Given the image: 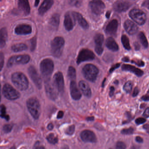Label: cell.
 Listing matches in <instances>:
<instances>
[{
	"label": "cell",
	"mask_w": 149,
	"mask_h": 149,
	"mask_svg": "<svg viewBox=\"0 0 149 149\" xmlns=\"http://www.w3.org/2000/svg\"><path fill=\"white\" fill-rule=\"evenodd\" d=\"M30 57L28 55L14 56L10 57L8 62L7 66L9 68L17 64H26L30 61Z\"/></svg>",
	"instance_id": "cell-8"
},
{
	"label": "cell",
	"mask_w": 149,
	"mask_h": 149,
	"mask_svg": "<svg viewBox=\"0 0 149 149\" xmlns=\"http://www.w3.org/2000/svg\"><path fill=\"white\" fill-rule=\"evenodd\" d=\"M68 76L70 79L74 81L76 77V71L75 69L72 66L69 67L68 70Z\"/></svg>",
	"instance_id": "cell-31"
},
{
	"label": "cell",
	"mask_w": 149,
	"mask_h": 149,
	"mask_svg": "<svg viewBox=\"0 0 149 149\" xmlns=\"http://www.w3.org/2000/svg\"><path fill=\"white\" fill-rule=\"evenodd\" d=\"M80 0H70V4L75 6L78 7L80 6Z\"/></svg>",
	"instance_id": "cell-44"
},
{
	"label": "cell",
	"mask_w": 149,
	"mask_h": 149,
	"mask_svg": "<svg viewBox=\"0 0 149 149\" xmlns=\"http://www.w3.org/2000/svg\"><path fill=\"white\" fill-rule=\"evenodd\" d=\"M8 37L7 31L5 28L1 29V47L2 48L6 45V41Z\"/></svg>",
	"instance_id": "cell-29"
},
{
	"label": "cell",
	"mask_w": 149,
	"mask_h": 149,
	"mask_svg": "<svg viewBox=\"0 0 149 149\" xmlns=\"http://www.w3.org/2000/svg\"><path fill=\"white\" fill-rule=\"evenodd\" d=\"M32 32V27L29 25L26 24L18 25L15 29V33L19 35L29 34Z\"/></svg>",
	"instance_id": "cell-16"
},
{
	"label": "cell",
	"mask_w": 149,
	"mask_h": 149,
	"mask_svg": "<svg viewBox=\"0 0 149 149\" xmlns=\"http://www.w3.org/2000/svg\"><path fill=\"white\" fill-rule=\"evenodd\" d=\"M89 6L92 13L97 15L102 14L105 7L102 0H91L89 3Z\"/></svg>",
	"instance_id": "cell-10"
},
{
	"label": "cell",
	"mask_w": 149,
	"mask_h": 149,
	"mask_svg": "<svg viewBox=\"0 0 149 149\" xmlns=\"http://www.w3.org/2000/svg\"><path fill=\"white\" fill-rule=\"evenodd\" d=\"M105 81H106V79L105 78V79H104V80L103 81L102 85V86L103 87L104 86V82H105Z\"/></svg>",
	"instance_id": "cell-61"
},
{
	"label": "cell",
	"mask_w": 149,
	"mask_h": 149,
	"mask_svg": "<svg viewBox=\"0 0 149 149\" xmlns=\"http://www.w3.org/2000/svg\"><path fill=\"white\" fill-rule=\"evenodd\" d=\"M110 15V13L109 12H108V13H106V16L107 18H109Z\"/></svg>",
	"instance_id": "cell-60"
},
{
	"label": "cell",
	"mask_w": 149,
	"mask_h": 149,
	"mask_svg": "<svg viewBox=\"0 0 149 149\" xmlns=\"http://www.w3.org/2000/svg\"><path fill=\"white\" fill-rule=\"evenodd\" d=\"M116 148L118 149H124L126 148V145L123 142L119 141L117 142L116 145Z\"/></svg>",
	"instance_id": "cell-41"
},
{
	"label": "cell",
	"mask_w": 149,
	"mask_h": 149,
	"mask_svg": "<svg viewBox=\"0 0 149 149\" xmlns=\"http://www.w3.org/2000/svg\"><path fill=\"white\" fill-rule=\"evenodd\" d=\"M75 19L73 15L70 14H66L64 18V25L66 30L69 31L73 29L75 24Z\"/></svg>",
	"instance_id": "cell-19"
},
{
	"label": "cell",
	"mask_w": 149,
	"mask_h": 149,
	"mask_svg": "<svg viewBox=\"0 0 149 149\" xmlns=\"http://www.w3.org/2000/svg\"><path fill=\"white\" fill-rule=\"evenodd\" d=\"M121 41H122V44H123L124 47L125 49L128 50L130 49L131 47L130 46L129 38L126 36H122V37H121Z\"/></svg>",
	"instance_id": "cell-32"
},
{
	"label": "cell",
	"mask_w": 149,
	"mask_h": 149,
	"mask_svg": "<svg viewBox=\"0 0 149 149\" xmlns=\"http://www.w3.org/2000/svg\"><path fill=\"white\" fill-rule=\"evenodd\" d=\"M135 49L136 50H139V46L138 44H137V45L135 44Z\"/></svg>",
	"instance_id": "cell-59"
},
{
	"label": "cell",
	"mask_w": 149,
	"mask_h": 149,
	"mask_svg": "<svg viewBox=\"0 0 149 149\" xmlns=\"http://www.w3.org/2000/svg\"><path fill=\"white\" fill-rule=\"evenodd\" d=\"M82 72L84 76L87 80L94 82L96 80L99 70L95 65L88 64L84 67Z\"/></svg>",
	"instance_id": "cell-5"
},
{
	"label": "cell",
	"mask_w": 149,
	"mask_h": 149,
	"mask_svg": "<svg viewBox=\"0 0 149 149\" xmlns=\"http://www.w3.org/2000/svg\"><path fill=\"white\" fill-rule=\"evenodd\" d=\"M4 56L3 53H1L0 55V69H1V70H2L3 66H4Z\"/></svg>",
	"instance_id": "cell-42"
},
{
	"label": "cell",
	"mask_w": 149,
	"mask_h": 149,
	"mask_svg": "<svg viewBox=\"0 0 149 149\" xmlns=\"http://www.w3.org/2000/svg\"><path fill=\"white\" fill-rule=\"evenodd\" d=\"M122 69L124 71L132 72L138 77L142 76L143 74V72L142 70L129 64H123L122 66Z\"/></svg>",
	"instance_id": "cell-24"
},
{
	"label": "cell",
	"mask_w": 149,
	"mask_h": 149,
	"mask_svg": "<svg viewBox=\"0 0 149 149\" xmlns=\"http://www.w3.org/2000/svg\"><path fill=\"white\" fill-rule=\"evenodd\" d=\"M47 139L49 143L52 144L57 143L58 141V139L57 136L54 133H50L47 136Z\"/></svg>",
	"instance_id": "cell-33"
},
{
	"label": "cell",
	"mask_w": 149,
	"mask_h": 149,
	"mask_svg": "<svg viewBox=\"0 0 149 149\" xmlns=\"http://www.w3.org/2000/svg\"><path fill=\"white\" fill-rule=\"evenodd\" d=\"M104 40V37L102 34H97L94 37V40L95 43V51L98 55H101L103 51L102 45Z\"/></svg>",
	"instance_id": "cell-15"
},
{
	"label": "cell",
	"mask_w": 149,
	"mask_h": 149,
	"mask_svg": "<svg viewBox=\"0 0 149 149\" xmlns=\"http://www.w3.org/2000/svg\"><path fill=\"white\" fill-rule=\"evenodd\" d=\"M79 86L83 94L86 97H90L91 96V91L89 85L85 81H81L79 82Z\"/></svg>",
	"instance_id": "cell-23"
},
{
	"label": "cell",
	"mask_w": 149,
	"mask_h": 149,
	"mask_svg": "<svg viewBox=\"0 0 149 149\" xmlns=\"http://www.w3.org/2000/svg\"><path fill=\"white\" fill-rule=\"evenodd\" d=\"M1 117L2 118H5L7 121H8L10 119L9 116L6 115V108L4 104H2L1 106Z\"/></svg>",
	"instance_id": "cell-35"
},
{
	"label": "cell",
	"mask_w": 149,
	"mask_h": 149,
	"mask_svg": "<svg viewBox=\"0 0 149 149\" xmlns=\"http://www.w3.org/2000/svg\"><path fill=\"white\" fill-rule=\"evenodd\" d=\"M120 63H116V64H115L113 65L110 69L109 72L110 73H112L114 70H115L117 68H119L120 67Z\"/></svg>",
	"instance_id": "cell-46"
},
{
	"label": "cell",
	"mask_w": 149,
	"mask_h": 149,
	"mask_svg": "<svg viewBox=\"0 0 149 149\" xmlns=\"http://www.w3.org/2000/svg\"><path fill=\"white\" fill-rule=\"evenodd\" d=\"M143 116L146 118L149 117V108H147L143 114Z\"/></svg>",
	"instance_id": "cell-49"
},
{
	"label": "cell",
	"mask_w": 149,
	"mask_h": 149,
	"mask_svg": "<svg viewBox=\"0 0 149 149\" xmlns=\"http://www.w3.org/2000/svg\"><path fill=\"white\" fill-rule=\"evenodd\" d=\"M132 63H135L136 65L139 66V67H144L145 65L144 63L142 61H132Z\"/></svg>",
	"instance_id": "cell-45"
},
{
	"label": "cell",
	"mask_w": 149,
	"mask_h": 149,
	"mask_svg": "<svg viewBox=\"0 0 149 149\" xmlns=\"http://www.w3.org/2000/svg\"><path fill=\"white\" fill-rule=\"evenodd\" d=\"M72 15L76 20L77 21L80 26L84 29H88L89 25L86 20L82 16L81 14L77 12H73Z\"/></svg>",
	"instance_id": "cell-25"
},
{
	"label": "cell",
	"mask_w": 149,
	"mask_h": 149,
	"mask_svg": "<svg viewBox=\"0 0 149 149\" xmlns=\"http://www.w3.org/2000/svg\"><path fill=\"white\" fill-rule=\"evenodd\" d=\"M136 141L138 143H142L143 142V139L141 137L138 136L136 137Z\"/></svg>",
	"instance_id": "cell-52"
},
{
	"label": "cell",
	"mask_w": 149,
	"mask_h": 149,
	"mask_svg": "<svg viewBox=\"0 0 149 149\" xmlns=\"http://www.w3.org/2000/svg\"><path fill=\"white\" fill-rule=\"evenodd\" d=\"M54 69V62L51 59H45L42 61L40 64V69L45 81L50 80Z\"/></svg>",
	"instance_id": "cell-2"
},
{
	"label": "cell",
	"mask_w": 149,
	"mask_h": 149,
	"mask_svg": "<svg viewBox=\"0 0 149 149\" xmlns=\"http://www.w3.org/2000/svg\"><path fill=\"white\" fill-rule=\"evenodd\" d=\"M2 93L6 98L10 100H16L20 97L19 92L8 84L3 86Z\"/></svg>",
	"instance_id": "cell-6"
},
{
	"label": "cell",
	"mask_w": 149,
	"mask_h": 149,
	"mask_svg": "<svg viewBox=\"0 0 149 149\" xmlns=\"http://www.w3.org/2000/svg\"><path fill=\"white\" fill-rule=\"evenodd\" d=\"M64 43V39L61 37H55L51 42V53L54 57L59 58L61 56Z\"/></svg>",
	"instance_id": "cell-4"
},
{
	"label": "cell",
	"mask_w": 149,
	"mask_h": 149,
	"mask_svg": "<svg viewBox=\"0 0 149 149\" xmlns=\"http://www.w3.org/2000/svg\"><path fill=\"white\" fill-rule=\"evenodd\" d=\"M27 46L24 43H18L13 45L12 47V49L15 52H21L24 51L27 49Z\"/></svg>",
	"instance_id": "cell-30"
},
{
	"label": "cell",
	"mask_w": 149,
	"mask_h": 149,
	"mask_svg": "<svg viewBox=\"0 0 149 149\" xmlns=\"http://www.w3.org/2000/svg\"><path fill=\"white\" fill-rule=\"evenodd\" d=\"M18 8L20 11L25 15H29L30 12V7L28 0H19Z\"/></svg>",
	"instance_id": "cell-21"
},
{
	"label": "cell",
	"mask_w": 149,
	"mask_h": 149,
	"mask_svg": "<svg viewBox=\"0 0 149 149\" xmlns=\"http://www.w3.org/2000/svg\"><path fill=\"white\" fill-rule=\"evenodd\" d=\"M75 129V125H72L69 126V127L66 129V131H65V132H66V134L68 135H73Z\"/></svg>",
	"instance_id": "cell-38"
},
{
	"label": "cell",
	"mask_w": 149,
	"mask_h": 149,
	"mask_svg": "<svg viewBox=\"0 0 149 149\" xmlns=\"http://www.w3.org/2000/svg\"><path fill=\"white\" fill-rule=\"evenodd\" d=\"M146 119L143 118H139L135 120V122L137 125L142 124L145 123Z\"/></svg>",
	"instance_id": "cell-43"
},
{
	"label": "cell",
	"mask_w": 149,
	"mask_h": 149,
	"mask_svg": "<svg viewBox=\"0 0 149 149\" xmlns=\"http://www.w3.org/2000/svg\"><path fill=\"white\" fill-rule=\"evenodd\" d=\"M81 139L84 142L95 143L97 142L95 134L92 131L85 130L83 131L80 134Z\"/></svg>",
	"instance_id": "cell-14"
},
{
	"label": "cell",
	"mask_w": 149,
	"mask_h": 149,
	"mask_svg": "<svg viewBox=\"0 0 149 149\" xmlns=\"http://www.w3.org/2000/svg\"><path fill=\"white\" fill-rule=\"evenodd\" d=\"M124 26L127 33L131 35L136 34L138 29L137 26L130 20H127L125 22Z\"/></svg>",
	"instance_id": "cell-20"
},
{
	"label": "cell",
	"mask_w": 149,
	"mask_h": 149,
	"mask_svg": "<svg viewBox=\"0 0 149 149\" xmlns=\"http://www.w3.org/2000/svg\"><path fill=\"white\" fill-rule=\"evenodd\" d=\"M130 6V3L126 1H118L113 5V9L118 13L125 12Z\"/></svg>",
	"instance_id": "cell-18"
},
{
	"label": "cell",
	"mask_w": 149,
	"mask_h": 149,
	"mask_svg": "<svg viewBox=\"0 0 149 149\" xmlns=\"http://www.w3.org/2000/svg\"><path fill=\"white\" fill-rule=\"evenodd\" d=\"M47 128L48 130H53V128H54V125L51 123L49 124L48 125Z\"/></svg>",
	"instance_id": "cell-55"
},
{
	"label": "cell",
	"mask_w": 149,
	"mask_h": 149,
	"mask_svg": "<svg viewBox=\"0 0 149 149\" xmlns=\"http://www.w3.org/2000/svg\"><path fill=\"white\" fill-rule=\"evenodd\" d=\"M54 84L57 88L59 92H63L64 88V78L62 73L58 72L55 74L54 77Z\"/></svg>",
	"instance_id": "cell-13"
},
{
	"label": "cell",
	"mask_w": 149,
	"mask_h": 149,
	"mask_svg": "<svg viewBox=\"0 0 149 149\" xmlns=\"http://www.w3.org/2000/svg\"><path fill=\"white\" fill-rule=\"evenodd\" d=\"M118 26V22L116 19L111 20L105 28V32L108 34L114 35L116 33Z\"/></svg>",
	"instance_id": "cell-26"
},
{
	"label": "cell",
	"mask_w": 149,
	"mask_h": 149,
	"mask_svg": "<svg viewBox=\"0 0 149 149\" xmlns=\"http://www.w3.org/2000/svg\"><path fill=\"white\" fill-rule=\"evenodd\" d=\"M40 0H35V6L37 7L40 3Z\"/></svg>",
	"instance_id": "cell-58"
},
{
	"label": "cell",
	"mask_w": 149,
	"mask_h": 149,
	"mask_svg": "<svg viewBox=\"0 0 149 149\" xmlns=\"http://www.w3.org/2000/svg\"><path fill=\"white\" fill-rule=\"evenodd\" d=\"M13 125L12 124H6L3 126V132L5 133H8L11 132V131L13 130Z\"/></svg>",
	"instance_id": "cell-37"
},
{
	"label": "cell",
	"mask_w": 149,
	"mask_h": 149,
	"mask_svg": "<svg viewBox=\"0 0 149 149\" xmlns=\"http://www.w3.org/2000/svg\"><path fill=\"white\" fill-rule=\"evenodd\" d=\"M122 61L125 62H129L130 59L128 57H124L122 59Z\"/></svg>",
	"instance_id": "cell-56"
},
{
	"label": "cell",
	"mask_w": 149,
	"mask_h": 149,
	"mask_svg": "<svg viewBox=\"0 0 149 149\" xmlns=\"http://www.w3.org/2000/svg\"><path fill=\"white\" fill-rule=\"evenodd\" d=\"M39 143L38 142H36V143L35 145L34 148H45L43 146H39Z\"/></svg>",
	"instance_id": "cell-54"
},
{
	"label": "cell",
	"mask_w": 149,
	"mask_h": 149,
	"mask_svg": "<svg viewBox=\"0 0 149 149\" xmlns=\"http://www.w3.org/2000/svg\"><path fill=\"white\" fill-rule=\"evenodd\" d=\"M60 16L58 14H55L51 17L49 22V25L54 29L58 28L60 24Z\"/></svg>",
	"instance_id": "cell-28"
},
{
	"label": "cell",
	"mask_w": 149,
	"mask_h": 149,
	"mask_svg": "<svg viewBox=\"0 0 149 149\" xmlns=\"http://www.w3.org/2000/svg\"><path fill=\"white\" fill-rule=\"evenodd\" d=\"M95 54L91 50L86 49H82L78 54L77 63L79 64L83 62L92 61L95 59Z\"/></svg>",
	"instance_id": "cell-11"
},
{
	"label": "cell",
	"mask_w": 149,
	"mask_h": 149,
	"mask_svg": "<svg viewBox=\"0 0 149 149\" xmlns=\"http://www.w3.org/2000/svg\"><path fill=\"white\" fill-rule=\"evenodd\" d=\"M28 74L36 86L39 89L42 88V80L36 69L34 66H31L28 68Z\"/></svg>",
	"instance_id": "cell-12"
},
{
	"label": "cell",
	"mask_w": 149,
	"mask_h": 149,
	"mask_svg": "<svg viewBox=\"0 0 149 149\" xmlns=\"http://www.w3.org/2000/svg\"><path fill=\"white\" fill-rule=\"evenodd\" d=\"M70 92L71 97L75 100H79L81 97V94L77 87L76 82L71 81L70 84Z\"/></svg>",
	"instance_id": "cell-17"
},
{
	"label": "cell",
	"mask_w": 149,
	"mask_h": 149,
	"mask_svg": "<svg viewBox=\"0 0 149 149\" xmlns=\"http://www.w3.org/2000/svg\"><path fill=\"white\" fill-rule=\"evenodd\" d=\"M86 120H87V121H93V120H94V117L93 116L88 117L87 118H86Z\"/></svg>",
	"instance_id": "cell-57"
},
{
	"label": "cell",
	"mask_w": 149,
	"mask_h": 149,
	"mask_svg": "<svg viewBox=\"0 0 149 149\" xmlns=\"http://www.w3.org/2000/svg\"><path fill=\"white\" fill-rule=\"evenodd\" d=\"M114 84H118V81H117V80H116V81H115L114 82Z\"/></svg>",
	"instance_id": "cell-62"
},
{
	"label": "cell",
	"mask_w": 149,
	"mask_h": 149,
	"mask_svg": "<svg viewBox=\"0 0 149 149\" xmlns=\"http://www.w3.org/2000/svg\"></svg>",
	"instance_id": "cell-63"
},
{
	"label": "cell",
	"mask_w": 149,
	"mask_h": 149,
	"mask_svg": "<svg viewBox=\"0 0 149 149\" xmlns=\"http://www.w3.org/2000/svg\"><path fill=\"white\" fill-rule=\"evenodd\" d=\"M139 93V89L137 87H136L134 89V91H133V93H132V96L136 97Z\"/></svg>",
	"instance_id": "cell-48"
},
{
	"label": "cell",
	"mask_w": 149,
	"mask_h": 149,
	"mask_svg": "<svg viewBox=\"0 0 149 149\" xmlns=\"http://www.w3.org/2000/svg\"><path fill=\"white\" fill-rule=\"evenodd\" d=\"M12 81L15 87L20 90L23 91L28 88V80L26 76L22 72H17L13 74Z\"/></svg>",
	"instance_id": "cell-1"
},
{
	"label": "cell",
	"mask_w": 149,
	"mask_h": 149,
	"mask_svg": "<svg viewBox=\"0 0 149 149\" xmlns=\"http://www.w3.org/2000/svg\"><path fill=\"white\" fill-rule=\"evenodd\" d=\"M45 91L49 98L52 100H55L58 96V91L57 88L53 82L50 80L45 81Z\"/></svg>",
	"instance_id": "cell-9"
},
{
	"label": "cell",
	"mask_w": 149,
	"mask_h": 149,
	"mask_svg": "<svg viewBox=\"0 0 149 149\" xmlns=\"http://www.w3.org/2000/svg\"><path fill=\"white\" fill-rule=\"evenodd\" d=\"M63 116V112L62 111H60L58 112L57 115V118L58 119H61L62 118Z\"/></svg>",
	"instance_id": "cell-50"
},
{
	"label": "cell",
	"mask_w": 149,
	"mask_h": 149,
	"mask_svg": "<svg viewBox=\"0 0 149 149\" xmlns=\"http://www.w3.org/2000/svg\"><path fill=\"white\" fill-rule=\"evenodd\" d=\"M139 40L140 42L142 43V45L144 47L146 48L148 46V41L145 35L143 32H141L139 34Z\"/></svg>",
	"instance_id": "cell-34"
},
{
	"label": "cell",
	"mask_w": 149,
	"mask_h": 149,
	"mask_svg": "<svg viewBox=\"0 0 149 149\" xmlns=\"http://www.w3.org/2000/svg\"><path fill=\"white\" fill-rule=\"evenodd\" d=\"M27 107L29 111L34 119H38L41 114V106L37 98L33 97L27 101Z\"/></svg>",
	"instance_id": "cell-3"
},
{
	"label": "cell",
	"mask_w": 149,
	"mask_h": 149,
	"mask_svg": "<svg viewBox=\"0 0 149 149\" xmlns=\"http://www.w3.org/2000/svg\"><path fill=\"white\" fill-rule=\"evenodd\" d=\"M130 17L139 25H143L146 19L145 13L138 9H133L129 13Z\"/></svg>",
	"instance_id": "cell-7"
},
{
	"label": "cell",
	"mask_w": 149,
	"mask_h": 149,
	"mask_svg": "<svg viewBox=\"0 0 149 149\" xmlns=\"http://www.w3.org/2000/svg\"><path fill=\"white\" fill-rule=\"evenodd\" d=\"M54 4V0H44L38 9L39 14L43 15L49 10Z\"/></svg>",
	"instance_id": "cell-22"
},
{
	"label": "cell",
	"mask_w": 149,
	"mask_h": 149,
	"mask_svg": "<svg viewBox=\"0 0 149 149\" xmlns=\"http://www.w3.org/2000/svg\"><path fill=\"white\" fill-rule=\"evenodd\" d=\"M142 6L144 7L149 9V0H145L142 4Z\"/></svg>",
	"instance_id": "cell-47"
},
{
	"label": "cell",
	"mask_w": 149,
	"mask_h": 149,
	"mask_svg": "<svg viewBox=\"0 0 149 149\" xmlns=\"http://www.w3.org/2000/svg\"><path fill=\"white\" fill-rule=\"evenodd\" d=\"M106 46L110 50L112 51H117L118 49V46L112 37H109L106 41Z\"/></svg>",
	"instance_id": "cell-27"
},
{
	"label": "cell",
	"mask_w": 149,
	"mask_h": 149,
	"mask_svg": "<svg viewBox=\"0 0 149 149\" xmlns=\"http://www.w3.org/2000/svg\"><path fill=\"white\" fill-rule=\"evenodd\" d=\"M132 83L131 82L129 81L127 82L124 85L123 89L126 93H129L131 91L132 89Z\"/></svg>",
	"instance_id": "cell-36"
},
{
	"label": "cell",
	"mask_w": 149,
	"mask_h": 149,
	"mask_svg": "<svg viewBox=\"0 0 149 149\" xmlns=\"http://www.w3.org/2000/svg\"><path fill=\"white\" fill-rule=\"evenodd\" d=\"M114 91H115V88L113 87H110V88L109 96L110 97H112L114 95Z\"/></svg>",
	"instance_id": "cell-51"
},
{
	"label": "cell",
	"mask_w": 149,
	"mask_h": 149,
	"mask_svg": "<svg viewBox=\"0 0 149 149\" xmlns=\"http://www.w3.org/2000/svg\"><path fill=\"white\" fill-rule=\"evenodd\" d=\"M36 37L32 38L30 41V49L31 51H33L36 47Z\"/></svg>",
	"instance_id": "cell-39"
},
{
	"label": "cell",
	"mask_w": 149,
	"mask_h": 149,
	"mask_svg": "<svg viewBox=\"0 0 149 149\" xmlns=\"http://www.w3.org/2000/svg\"><path fill=\"white\" fill-rule=\"evenodd\" d=\"M134 132V129L132 127L128 128V129H123L121 131L122 134L124 135H130L132 134Z\"/></svg>",
	"instance_id": "cell-40"
},
{
	"label": "cell",
	"mask_w": 149,
	"mask_h": 149,
	"mask_svg": "<svg viewBox=\"0 0 149 149\" xmlns=\"http://www.w3.org/2000/svg\"><path fill=\"white\" fill-rule=\"evenodd\" d=\"M141 99L144 101H149V96L147 95H146L143 96Z\"/></svg>",
	"instance_id": "cell-53"
}]
</instances>
